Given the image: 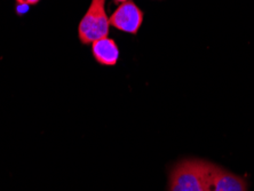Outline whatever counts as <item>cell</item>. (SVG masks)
Returning a JSON list of instances; mask_svg holds the SVG:
<instances>
[{"label":"cell","mask_w":254,"mask_h":191,"mask_svg":"<svg viewBox=\"0 0 254 191\" xmlns=\"http://www.w3.org/2000/svg\"><path fill=\"white\" fill-rule=\"evenodd\" d=\"M110 21L106 12V0H92L87 12L78 25V38L84 45H91L109 36Z\"/></svg>","instance_id":"cell-1"},{"label":"cell","mask_w":254,"mask_h":191,"mask_svg":"<svg viewBox=\"0 0 254 191\" xmlns=\"http://www.w3.org/2000/svg\"><path fill=\"white\" fill-rule=\"evenodd\" d=\"M198 166L203 177L205 191H249L248 180L219 165L198 159Z\"/></svg>","instance_id":"cell-2"},{"label":"cell","mask_w":254,"mask_h":191,"mask_svg":"<svg viewBox=\"0 0 254 191\" xmlns=\"http://www.w3.org/2000/svg\"><path fill=\"white\" fill-rule=\"evenodd\" d=\"M169 191H205L198 159H182L172 166L169 173Z\"/></svg>","instance_id":"cell-3"},{"label":"cell","mask_w":254,"mask_h":191,"mask_svg":"<svg viewBox=\"0 0 254 191\" xmlns=\"http://www.w3.org/2000/svg\"><path fill=\"white\" fill-rule=\"evenodd\" d=\"M143 18L144 15L140 7L132 0H127L117 7L109 21L110 25H113L119 31L136 35L143 23Z\"/></svg>","instance_id":"cell-4"},{"label":"cell","mask_w":254,"mask_h":191,"mask_svg":"<svg viewBox=\"0 0 254 191\" xmlns=\"http://www.w3.org/2000/svg\"><path fill=\"white\" fill-rule=\"evenodd\" d=\"M92 55L99 64L114 66L117 64L121 52L116 41L113 38L106 37L92 44Z\"/></svg>","instance_id":"cell-5"},{"label":"cell","mask_w":254,"mask_h":191,"mask_svg":"<svg viewBox=\"0 0 254 191\" xmlns=\"http://www.w3.org/2000/svg\"><path fill=\"white\" fill-rule=\"evenodd\" d=\"M16 1V3H18V6H35L38 3L40 0H15Z\"/></svg>","instance_id":"cell-6"},{"label":"cell","mask_w":254,"mask_h":191,"mask_svg":"<svg viewBox=\"0 0 254 191\" xmlns=\"http://www.w3.org/2000/svg\"><path fill=\"white\" fill-rule=\"evenodd\" d=\"M113 1L115 2V3H119V5H121V3H123V2H125V1H127V0H113Z\"/></svg>","instance_id":"cell-7"}]
</instances>
